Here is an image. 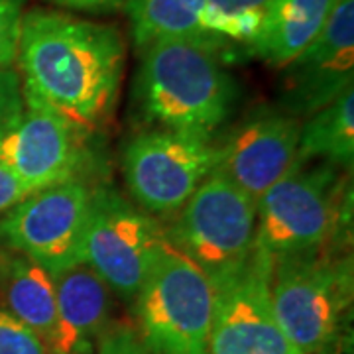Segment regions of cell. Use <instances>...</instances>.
Listing matches in <instances>:
<instances>
[{
  "label": "cell",
  "instance_id": "1",
  "mask_svg": "<svg viewBox=\"0 0 354 354\" xmlns=\"http://www.w3.org/2000/svg\"><path fill=\"white\" fill-rule=\"evenodd\" d=\"M16 62L22 97L93 134L116 104L127 46L114 26L34 8L22 18Z\"/></svg>",
  "mask_w": 354,
  "mask_h": 354
},
{
  "label": "cell",
  "instance_id": "2",
  "mask_svg": "<svg viewBox=\"0 0 354 354\" xmlns=\"http://www.w3.org/2000/svg\"><path fill=\"white\" fill-rule=\"evenodd\" d=\"M134 97L140 116L152 128L213 138L234 111L239 85L218 53L165 39L142 50Z\"/></svg>",
  "mask_w": 354,
  "mask_h": 354
},
{
  "label": "cell",
  "instance_id": "3",
  "mask_svg": "<svg viewBox=\"0 0 354 354\" xmlns=\"http://www.w3.org/2000/svg\"><path fill=\"white\" fill-rule=\"evenodd\" d=\"M341 167L299 162L256 201L254 248L272 260L317 252L346 241L353 225V189Z\"/></svg>",
  "mask_w": 354,
  "mask_h": 354
},
{
  "label": "cell",
  "instance_id": "4",
  "mask_svg": "<svg viewBox=\"0 0 354 354\" xmlns=\"http://www.w3.org/2000/svg\"><path fill=\"white\" fill-rule=\"evenodd\" d=\"M272 307L301 354H330L353 301V260L330 248L272 260Z\"/></svg>",
  "mask_w": 354,
  "mask_h": 354
},
{
  "label": "cell",
  "instance_id": "5",
  "mask_svg": "<svg viewBox=\"0 0 354 354\" xmlns=\"http://www.w3.org/2000/svg\"><path fill=\"white\" fill-rule=\"evenodd\" d=\"M132 305L150 354H209L211 281L165 236Z\"/></svg>",
  "mask_w": 354,
  "mask_h": 354
},
{
  "label": "cell",
  "instance_id": "6",
  "mask_svg": "<svg viewBox=\"0 0 354 354\" xmlns=\"http://www.w3.org/2000/svg\"><path fill=\"white\" fill-rule=\"evenodd\" d=\"M171 218L164 227L165 241L197 266L211 286L252 256L256 201L218 169L205 177Z\"/></svg>",
  "mask_w": 354,
  "mask_h": 354
},
{
  "label": "cell",
  "instance_id": "7",
  "mask_svg": "<svg viewBox=\"0 0 354 354\" xmlns=\"http://www.w3.org/2000/svg\"><path fill=\"white\" fill-rule=\"evenodd\" d=\"M162 241L164 227L136 203L111 185L93 187L81 262L127 304L136 301Z\"/></svg>",
  "mask_w": 354,
  "mask_h": 354
},
{
  "label": "cell",
  "instance_id": "8",
  "mask_svg": "<svg viewBox=\"0 0 354 354\" xmlns=\"http://www.w3.org/2000/svg\"><path fill=\"white\" fill-rule=\"evenodd\" d=\"M216 167L213 138L146 128L122 150L127 189L144 213L171 218Z\"/></svg>",
  "mask_w": 354,
  "mask_h": 354
},
{
  "label": "cell",
  "instance_id": "9",
  "mask_svg": "<svg viewBox=\"0 0 354 354\" xmlns=\"http://www.w3.org/2000/svg\"><path fill=\"white\" fill-rule=\"evenodd\" d=\"M91 191L83 177H75L30 193L0 218V244L57 276L81 262Z\"/></svg>",
  "mask_w": 354,
  "mask_h": 354
},
{
  "label": "cell",
  "instance_id": "10",
  "mask_svg": "<svg viewBox=\"0 0 354 354\" xmlns=\"http://www.w3.org/2000/svg\"><path fill=\"white\" fill-rule=\"evenodd\" d=\"M272 258L254 248L246 264L213 283L209 354H301L272 307Z\"/></svg>",
  "mask_w": 354,
  "mask_h": 354
},
{
  "label": "cell",
  "instance_id": "11",
  "mask_svg": "<svg viewBox=\"0 0 354 354\" xmlns=\"http://www.w3.org/2000/svg\"><path fill=\"white\" fill-rule=\"evenodd\" d=\"M87 136L53 109L24 97L22 114L0 134V165L32 191L83 177L91 160Z\"/></svg>",
  "mask_w": 354,
  "mask_h": 354
},
{
  "label": "cell",
  "instance_id": "12",
  "mask_svg": "<svg viewBox=\"0 0 354 354\" xmlns=\"http://www.w3.org/2000/svg\"><path fill=\"white\" fill-rule=\"evenodd\" d=\"M299 118L281 109H256L216 144V167L258 201L299 164Z\"/></svg>",
  "mask_w": 354,
  "mask_h": 354
},
{
  "label": "cell",
  "instance_id": "13",
  "mask_svg": "<svg viewBox=\"0 0 354 354\" xmlns=\"http://www.w3.org/2000/svg\"><path fill=\"white\" fill-rule=\"evenodd\" d=\"M279 109L293 118H307L354 81V0H337L321 34L283 67Z\"/></svg>",
  "mask_w": 354,
  "mask_h": 354
},
{
  "label": "cell",
  "instance_id": "14",
  "mask_svg": "<svg viewBox=\"0 0 354 354\" xmlns=\"http://www.w3.org/2000/svg\"><path fill=\"white\" fill-rule=\"evenodd\" d=\"M57 330L48 354H91L111 323V288L87 264L77 262L53 276Z\"/></svg>",
  "mask_w": 354,
  "mask_h": 354
},
{
  "label": "cell",
  "instance_id": "15",
  "mask_svg": "<svg viewBox=\"0 0 354 354\" xmlns=\"http://www.w3.org/2000/svg\"><path fill=\"white\" fill-rule=\"evenodd\" d=\"M0 299L48 346L57 330L55 281L50 272L8 246L0 244Z\"/></svg>",
  "mask_w": 354,
  "mask_h": 354
},
{
  "label": "cell",
  "instance_id": "16",
  "mask_svg": "<svg viewBox=\"0 0 354 354\" xmlns=\"http://www.w3.org/2000/svg\"><path fill=\"white\" fill-rule=\"evenodd\" d=\"M337 0H272L264 8L250 55L274 67H286L321 34Z\"/></svg>",
  "mask_w": 354,
  "mask_h": 354
},
{
  "label": "cell",
  "instance_id": "17",
  "mask_svg": "<svg viewBox=\"0 0 354 354\" xmlns=\"http://www.w3.org/2000/svg\"><path fill=\"white\" fill-rule=\"evenodd\" d=\"M132 38L138 50L153 41L181 39L223 55L230 41L209 34L201 26L205 0H124Z\"/></svg>",
  "mask_w": 354,
  "mask_h": 354
},
{
  "label": "cell",
  "instance_id": "18",
  "mask_svg": "<svg viewBox=\"0 0 354 354\" xmlns=\"http://www.w3.org/2000/svg\"><path fill=\"white\" fill-rule=\"evenodd\" d=\"M299 162L321 160L341 169L354 162V91L348 88L337 101L305 118L299 130Z\"/></svg>",
  "mask_w": 354,
  "mask_h": 354
},
{
  "label": "cell",
  "instance_id": "19",
  "mask_svg": "<svg viewBox=\"0 0 354 354\" xmlns=\"http://www.w3.org/2000/svg\"><path fill=\"white\" fill-rule=\"evenodd\" d=\"M0 354H48V348L28 325L0 309Z\"/></svg>",
  "mask_w": 354,
  "mask_h": 354
},
{
  "label": "cell",
  "instance_id": "20",
  "mask_svg": "<svg viewBox=\"0 0 354 354\" xmlns=\"http://www.w3.org/2000/svg\"><path fill=\"white\" fill-rule=\"evenodd\" d=\"M22 18L24 0H0V69L16 62Z\"/></svg>",
  "mask_w": 354,
  "mask_h": 354
},
{
  "label": "cell",
  "instance_id": "21",
  "mask_svg": "<svg viewBox=\"0 0 354 354\" xmlns=\"http://www.w3.org/2000/svg\"><path fill=\"white\" fill-rule=\"evenodd\" d=\"M24 97L20 75L12 67L0 69V134H4L22 114Z\"/></svg>",
  "mask_w": 354,
  "mask_h": 354
},
{
  "label": "cell",
  "instance_id": "22",
  "mask_svg": "<svg viewBox=\"0 0 354 354\" xmlns=\"http://www.w3.org/2000/svg\"><path fill=\"white\" fill-rule=\"evenodd\" d=\"M97 354H150L140 339L138 330L130 325H111L97 342Z\"/></svg>",
  "mask_w": 354,
  "mask_h": 354
},
{
  "label": "cell",
  "instance_id": "23",
  "mask_svg": "<svg viewBox=\"0 0 354 354\" xmlns=\"http://www.w3.org/2000/svg\"><path fill=\"white\" fill-rule=\"evenodd\" d=\"M30 193L34 191L30 189L20 177L14 176L8 167L0 165V213L10 211L18 203L24 201Z\"/></svg>",
  "mask_w": 354,
  "mask_h": 354
},
{
  "label": "cell",
  "instance_id": "24",
  "mask_svg": "<svg viewBox=\"0 0 354 354\" xmlns=\"http://www.w3.org/2000/svg\"><path fill=\"white\" fill-rule=\"evenodd\" d=\"M272 0H205L203 12L239 14L248 10H264Z\"/></svg>",
  "mask_w": 354,
  "mask_h": 354
},
{
  "label": "cell",
  "instance_id": "25",
  "mask_svg": "<svg viewBox=\"0 0 354 354\" xmlns=\"http://www.w3.org/2000/svg\"><path fill=\"white\" fill-rule=\"evenodd\" d=\"M55 6L81 10V12H114L118 10L124 0H50Z\"/></svg>",
  "mask_w": 354,
  "mask_h": 354
}]
</instances>
